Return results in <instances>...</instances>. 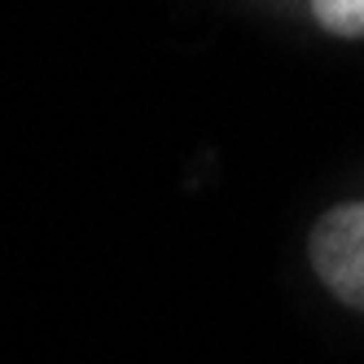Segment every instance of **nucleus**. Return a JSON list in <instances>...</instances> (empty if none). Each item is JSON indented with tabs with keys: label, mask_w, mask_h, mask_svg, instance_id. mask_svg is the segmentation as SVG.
I'll use <instances>...</instances> for the list:
<instances>
[{
	"label": "nucleus",
	"mask_w": 364,
	"mask_h": 364,
	"mask_svg": "<svg viewBox=\"0 0 364 364\" xmlns=\"http://www.w3.org/2000/svg\"><path fill=\"white\" fill-rule=\"evenodd\" d=\"M311 268L347 307H364V202H347L311 228Z\"/></svg>",
	"instance_id": "f257e3e1"
},
{
	"label": "nucleus",
	"mask_w": 364,
	"mask_h": 364,
	"mask_svg": "<svg viewBox=\"0 0 364 364\" xmlns=\"http://www.w3.org/2000/svg\"><path fill=\"white\" fill-rule=\"evenodd\" d=\"M311 9H316L321 27H329L333 36H364V0H311Z\"/></svg>",
	"instance_id": "f03ea898"
}]
</instances>
